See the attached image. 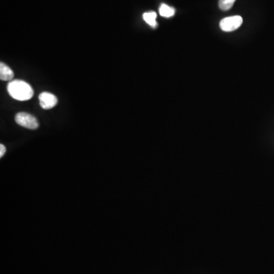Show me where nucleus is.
Returning <instances> with one entry per match:
<instances>
[{"mask_svg":"<svg viewBox=\"0 0 274 274\" xmlns=\"http://www.w3.org/2000/svg\"><path fill=\"white\" fill-rule=\"evenodd\" d=\"M8 94L18 100H28L34 96V90L30 84L22 80H13L7 87Z\"/></svg>","mask_w":274,"mask_h":274,"instance_id":"obj_1","label":"nucleus"},{"mask_svg":"<svg viewBox=\"0 0 274 274\" xmlns=\"http://www.w3.org/2000/svg\"><path fill=\"white\" fill-rule=\"evenodd\" d=\"M14 120L18 125L27 129L36 130L39 126L38 122L36 118L26 112L17 114Z\"/></svg>","mask_w":274,"mask_h":274,"instance_id":"obj_2","label":"nucleus"},{"mask_svg":"<svg viewBox=\"0 0 274 274\" xmlns=\"http://www.w3.org/2000/svg\"><path fill=\"white\" fill-rule=\"evenodd\" d=\"M242 22L243 20L241 16H234L227 17L220 22V28L224 32H233L238 28L242 24Z\"/></svg>","mask_w":274,"mask_h":274,"instance_id":"obj_3","label":"nucleus"},{"mask_svg":"<svg viewBox=\"0 0 274 274\" xmlns=\"http://www.w3.org/2000/svg\"><path fill=\"white\" fill-rule=\"evenodd\" d=\"M39 102L40 106L44 110H49L54 108L58 104V100L54 94L50 92H42L39 96Z\"/></svg>","mask_w":274,"mask_h":274,"instance_id":"obj_4","label":"nucleus"},{"mask_svg":"<svg viewBox=\"0 0 274 274\" xmlns=\"http://www.w3.org/2000/svg\"><path fill=\"white\" fill-rule=\"evenodd\" d=\"M14 77V72L6 64H0V78L2 81H10Z\"/></svg>","mask_w":274,"mask_h":274,"instance_id":"obj_5","label":"nucleus"},{"mask_svg":"<svg viewBox=\"0 0 274 274\" xmlns=\"http://www.w3.org/2000/svg\"><path fill=\"white\" fill-rule=\"evenodd\" d=\"M144 21L148 24V26L152 27L153 28H156L158 26L156 22L157 14L155 12H150L144 13Z\"/></svg>","mask_w":274,"mask_h":274,"instance_id":"obj_6","label":"nucleus"},{"mask_svg":"<svg viewBox=\"0 0 274 274\" xmlns=\"http://www.w3.org/2000/svg\"><path fill=\"white\" fill-rule=\"evenodd\" d=\"M160 14L164 18H170L176 14V10L166 4H162L160 8Z\"/></svg>","mask_w":274,"mask_h":274,"instance_id":"obj_7","label":"nucleus"},{"mask_svg":"<svg viewBox=\"0 0 274 274\" xmlns=\"http://www.w3.org/2000/svg\"><path fill=\"white\" fill-rule=\"evenodd\" d=\"M236 1V0H220L218 6H220V10L227 11L233 6Z\"/></svg>","mask_w":274,"mask_h":274,"instance_id":"obj_8","label":"nucleus"},{"mask_svg":"<svg viewBox=\"0 0 274 274\" xmlns=\"http://www.w3.org/2000/svg\"><path fill=\"white\" fill-rule=\"evenodd\" d=\"M6 152V148L5 146L1 144V145H0V157H1V158L5 155Z\"/></svg>","mask_w":274,"mask_h":274,"instance_id":"obj_9","label":"nucleus"}]
</instances>
